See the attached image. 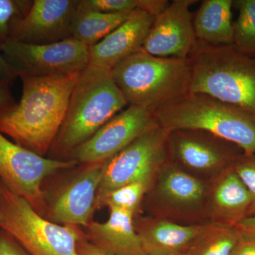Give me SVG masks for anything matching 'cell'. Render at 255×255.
<instances>
[{
  "instance_id": "1",
  "label": "cell",
  "mask_w": 255,
  "mask_h": 255,
  "mask_svg": "<svg viewBox=\"0 0 255 255\" xmlns=\"http://www.w3.org/2000/svg\"><path fill=\"white\" fill-rule=\"evenodd\" d=\"M81 73L20 78L23 85L21 100L14 112L0 119V132L45 157L60 131L70 95Z\"/></svg>"
},
{
  "instance_id": "2",
  "label": "cell",
  "mask_w": 255,
  "mask_h": 255,
  "mask_svg": "<svg viewBox=\"0 0 255 255\" xmlns=\"http://www.w3.org/2000/svg\"><path fill=\"white\" fill-rule=\"evenodd\" d=\"M189 92L211 96L238 107L255 120V58L233 44H206L196 40L188 57Z\"/></svg>"
},
{
  "instance_id": "3",
  "label": "cell",
  "mask_w": 255,
  "mask_h": 255,
  "mask_svg": "<svg viewBox=\"0 0 255 255\" xmlns=\"http://www.w3.org/2000/svg\"><path fill=\"white\" fill-rule=\"evenodd\" d=\"M127 107L110 70L88 65L74 87L63 123L50 150L71 155Z\"/></svg>"
},
{
  "instance_id": "4",
  "label": "cell",
  "mask_w": 255,
  "mask_h": 255,
  "mask_svg": "<svg viewBox=\"0 0 255 255\" xmlns=\"http://www.w3.org/2000/svg\"><path fill=\"white\" fill-rule=\"evenodd\" d=\"M159 127L170 132H209L255 155V120L249 114L211 96L188 92L154 112Z\"/></svg>"
},
{
  "instance_id": "5",
  "label": "cell",
  "mask_w": 255,
  "mask_h": 255,
  "mask_svg": "<svg viewBox=\"0 0 255 255\" xmlns=\"http://www.w3.org/2000/svg\"><path fill=\"white\" fill-rule=\"evenodd\" d=\"M128 106L151 112L189 92V60L159 58L143 50L126 58L111 70Z\"/></svg>"
},
{
  "instance_id": "6",
  "label": "cell",
  "mask_w": 255,
  "mask_h": 255,
  "mask_svg": "<svg viewBox=\"0 0 255 255\" xmlns=\"http://www.w3.org/2000/svg\"><path fill=\"white\" fill-rule=\"evenodd\" d=\"M0 229L30 255H78L77 243L84 235L79 226H61L45 219L1 182Z\"/></svg>"
},
{
  "instance_id": "7",
  "label": "cell",
  "mask_w": 255,
  "mask_h": 255,
  "mask_svg": "<svg viewBox=\"0 0 255 255\" xmlns=\"http://www.w3.org/2000/svg\"><path fill=\"white\" fill-rule=\"evenodd\" d=\"M168 133L159 126L106 161L96 204L119 187L139 181L152 182L155 174L170 160Z\"/></svg>"
},
{
  "instance_id": "8",
  "label": "cell",
  "mask_w": 255,
  "mask_h": 255,
  "mask_svg": "<svg viewBox=\"0 0 255 255\" xmlns=\"http://www.w3.org/2000/svg\"><path fill=\"white\" fill-rule=\"evenodd\" d=\"M73 159L48 158L11 141L0 132V182L42 215L46 209L42 182L58 171L75 167Z\"/></svg>"
},
{
  "instance_id": "9",
  "label": "cell",
  "mask_w": 255,
  "mask_h": 255,
  "mask_svg": "<svg viewBox=\"0 0 255 255\" xmlns=\"http://www.w3.org/2000/svg\"><path fill=\"white\" fill-rule=\"evenodd\" d=\"M1 53L18 78H50L81 73L88 66L89 48L73 38L50 44L9 41Z\"/></svg>"
},
{
  "instance_id": "10",
  "label": "cell",
  "mask_w": 255,
  "mask_h": 255,
  "mask_svg": "<svg viewBox=\"0 0 255 255\" xmlns=\"http://www.w3.org/2000/svg\"><path fill=\"white\" fill-rule=\"evenodd\" d=\"M159 126L154 112L128 106L75 149L70 159L84 165L105 162L142 134Z\"/></svg>"
},
{
  "instance_id": "11",
  "label": "cell",
  "mask_w": 255,
  "mask_h": 255,
  "mask_svg": "<svg viewBox=\"0 0 255 255\" xmlns=\"http://www.w3.org/2000/svg\"><path fill=\"white\" fill-rule=\"evenodd\" d=\"M167 140L169 159L201 173H220L243 152L232 142L202 130H173Z\"/></svg>"
},
{
  "instance_id": "12",
  "label": "cell",
  "mask_w": 255,
  "mask_h": 255,
  "mask_svg": "<svg viewBox=\"0 0 255 255\" xmlns=\"http://www.w3.org/2000/svg\"><path fill=\"white\" fill-rule=\"evenodd\" d=\"M195 0H174L154 18L142 49L159 58L187 59L196 38L190 7Z\"/></svg>"
},
{
  "instance_id": "13",
  "label": "cell",
  "mask_w": 255,
  "mask_h": 255,
  "mask_svg": "<svg viewBox=\"0 0 255 255\" xmlns=\"http://www.w3.org/2000/svg\"><path fill=\"white\" fill-rule=\"evenodd\" d=\"M80 0H33L27 14L15 23L11 41L43 45L72 38Z\"/></svg>"
},
{
  "instance_id": "14",
  "label": "cell",
  "mask_w": 255,
  "mask_h": 255,
  "mask_svg": "<svg viewBox=\"0 0 255 255\" xmlns=\"http://www.w3.org/2000/svg\"><path fill=\"white\" fill-rule=\"evenodd\" d=\"M105 162L85 164L52 203L48 209L49 221L63 226H85L96 206L97 193Z\"/></svg>"
},
{
  "instance_id": "15",
  "label": "cell",
  "mask_w": 255,
  "mask_h": 255,
  "mask_svg": "<svg viewBox=\"0 0 255 255\" xmlns=\"http://www.w3.org/2000/svg\"><path fill=\"white\" fill-rule=\"evenodd\" d=\"M155 16L135 10L125 22L95 46L89 48L90 66L112 69L126 58L141 50Z\"/></svg>"
},
{
  "instance_id": "16",
  "label": "cell",
  "mask_w": 255,
  "mask_h": 255,
  "mask_svg": "<svg viewBox=\"0 0 255 255\" xmlns=\"http://www.w3.org/2000/svg\"><path fill=\"white\" fill-rule=\"evenodd\" d=\"M130 211L111 209L106 222L90 221L85 226V238L112 255H146Z\"/></svg>"
},
{
  "instance_id": "17",
  "label": "cell",
  "mask_w": 255,
  "mask_h": 255,
  "mask_svg": "<svg viewBox=\"0 0 255 255\" xmlns=\"http://www.w3.org/2000/svg\"><path fill=\"white\" fill-rule=\"evenodd\" d=\"M209 196V210L212 223L234 227L248 217L251 196L233 164L220 172Z\"/></svg>"
},
{
  "instance_id": "18",
  "label": "cell",
  "mask_w": 255,
  "mask_h": 255,
  "mask_svg": "<svg viewBox=\"0 0 255 255\" xmlns=\"http://www.w3.org/2000/svg\"><path fill=\"white\" fill-rule=\"evenodd\" d=\"M210 225L184 226L155 219L142 223L137 232L146 255L185 254Z\"/></svg>"
},
{
  "instance_id": "19",
  "label": "cell",
  "mask_w": 255,
  "mask_h": 255,
  "mask_svg": "<svg viewBox=\"0 0 255 255\" xmlns=\"http://www.w3.org/2000/svg\"><path fill=\"white\" fill-rule=\"evenodd\" d=\"M156 188L162 205L178 211H195L206 196L205 186L173 162H167L159 172Z\"/></svg>"
},
{
  "instance_id": "20",
  "label": "cell",
  "mask_w": 255,
  "mask_h": 255,
  "mask_svg": "<svg viewBox=\"0 0 255 255\" xmlns=\"http://www.w3.org/2000/svg\"><path fill=\"white\" fill-rule=\"evenodd\" d=\"M232 0H204L193 18L197 41L214 45L233 44Z\"/></svg>"
},
{
  "instance_id": "21",
  "label": "cell",
  "mask_w": 255,
  "mask_h": 255,
  "mask_svg": "<svg viewBox=\"0 0 255 255\" xmlns=\"http://www.w3.org/2000/svg\"><path fill=\"white\" fill-rule=\"evenodd\" d=\"M135 11L105 14L84 11L78 8L72 24V38L81 42L90 48L125 22Z\"/></svg>"
},
{
  "instance_id": "22",
  "label": "cell",
  "mask_w": 255,
  "mask_h": 255,
  "mask_svg": "<svg viewBox=\"0 0 255 255\" xmlns=\"http://www.w3.org/2000/svg\"><path fill=\"white\" fill-rule=\"evenodd\" d=\"M235 227L211 223L184 255H231L239 239Z\"/></svg>"
},
{
  "instance_id": "23",
  "label": "cell",
  "mask_w": 255,
  "mask_h": 255,
  "mask_svg": "<svg viewBox=\"0 0 255 255\" xmlns=\"http://www.w3.org/2000/svg\"><path fill=\"white\" fill-rule=\"evenodd\" d=\"M238 16L233 23V45L255 58V0L233 1Z\"/></svg>"
},
{
  "instance_id": "24",
  "label": "cell",
  "mask_w": 255,
  "mask_h": 255,
  "mask_svg": "<svg viewBox=\"0 0 255 255\" xmlns=\"http://www.w3.org/2000/svg\"><path fill=\"white\" fill-rule=\"evenodd\" d=\"M150 184L148 181H139L119 187L104 196L96 204L95 209L107 206L110 210H123L135 214Z\"/></svg>"
},
{
  "instance_id": "25",
  "label": "cell",
  "mask_w": 255,
  "mask_h": 255,
  "mask_svg": "<svg viewBox=\"0 0 255 255\" xmlns=\"http://www.w3.org/2000/svg\"><path fill=\"white\" fill-rule=\"evenodd\" d=\"M33 1L0 0V47L11 41L15 23L27 14Z\"/></svg>"
},
{
  "instance_id": "26",
  "label": "cell",
  "mask_w": 255,
  "mask_h": 255,
  "mask_svg": "<svg viewBox=\"0 0 255 255\" xmlns=\"http://www.w3.org/2000/svg\"><path fill=\"white\" fill-rule=\"evenodd\" d=\"M140 0H80L78 9L105 14L130 12L138 9Z\"/></svg>"
},
{
  "instance_id": "27",
  "label": "cell",
  "mask_w": 255,
  "mask_h": 255,
  "mask_svg": "<svg viewBox=\"0 0 255 255\" xmlns=\"http://www.w3.org/2000/svg\"><path fill=\"white\" fill-rule=\"evenodd\" d=\"M233 168L251 196V205L248 217L255 216V155L243 152L233 163Z\"/></svg>"
},
{
  "instance_id": "28",
  "label": "cell",
  "mask_w": 255,
  "mask_h": 255,
  "mask_svg": "<svg viewBox=\"0 0 255 255\" xmlns=\"http://www.w3.org/2000/svg\"><path fill=\"white\" fill-rule=\"evenodd\" d=\"M17 105L10 90V84L0 79V119L14 112Z\"/></svg>"
},
{
  "instance_id": "29",
  "label": "cell",
  "mask_w": 255,
  "mask_h": 255,
  "mask_svg": "<svg viewBox=\"0 0 255 255\" xmlns=\"http://www.w3.org/2000/svg\"><path fill=\"white\" fill-rule=\"evenodd\" d=\"M0 255H30L12 236L2 231L0 232Z\"/></svg>"
},
{
  "instance_id": "30",
  "label": "cell",
  "mask_w": 255,
  "mask_h": 255,
  "mask_svg": "<svg viewBox=\"0 0 255 255\" xmlns=\"http://www.w3.org/2000/svg\"><path fill=\"white\" fill-rule=\"evenodd\" d=\"M239 234L237 244L231 255H255V234Z\"/></svg>"
},
{
  "instance_id": "31",
  "label": "cell",
  "mask_w": 255,
  "mask_h": 255,
  "mask_svg": "<svg viewBox=\"0 0 255 255\" xmlns=\"http://www.w3.org/2000/svg\"><path fill=\"white\" fill-rule=\"evenodd\" d=\"M77 252L78 255H112L106 253L85 238V233L77 243Z\"/></svg>"
},
{
  "instance_id": "32",
  "label": "cell",
  "mask_w": 255,
  "mask_h": 255,
  "mask_svg": "<svg viewBox=\"0 0 255 255\" xmlns=\"http://www.w3.org/2000/svg\"><path fill=\"white\" fill-rule=\"evenodd\" d=\"M16 78H18L17 75L4 59L1 52V47H0V79L7 82L11 85Z\"/></svg>"
},
{
  "instance_id": "33",
  "label": "cell",
  "mask_w": 255,
  "mask_h": 255,
  "mask_svg": "<svg viewBox=\"0 0 255 255\" xmlns=\"http://www.w3.org/2000/svg\"><path fill=\"white\" fill-rule=\"evenodd\" d=\"M234 227L239 233L255 234V216L245 218Z\"/></svg>"
},
{
  "instance_id": "34",
  "label": "cell",
  "mask_w": 255,
  "mask_h": 255,
  "mask_svg": "<svg viewBox=\"0 0 255 255\" xmlns=\"http://www.w3.org/2000/svg\"><path fill=\"white\" fill-rule=\"evenodd\" d=\"M184 255V254H178V255Z\"/></svg>"
}]
</instances>
